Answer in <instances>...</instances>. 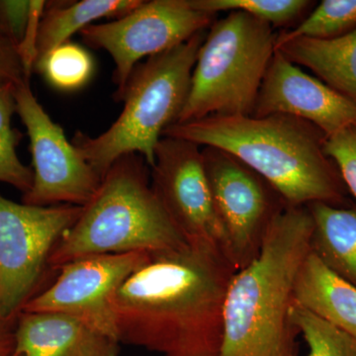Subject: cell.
I'll return each instance as SVG.
<instances>
[{
    "label": "cell",
    "mask_w": 356,
    "mask_h": 356,
    "mask_svg": "<svg viewBox=\"0 0 356 356\" xmlns=\"http://www.w3.org/2000/svg\"><path fill=\"white\" fill-rule=\"evenodd\" d=\"M31 14V1L3 0L0 1V35L16 46L22 42Z\"/></svg>",
    "instance_id": "d4e9b609"
},
{
    "label": "cell",
    "mask_w": 356,
    "mask_h": 356,
    "mask_svg": "<svg viewBox=\"0 0 356 356\" xmlns=\"http://www.w3.org/2000/svg\"><path fill=\"white\" fill-rule=\"evenodd\" d=\"M292 302L356 339V287L312 252L297 274Z\"/></svg>",
    "instance_id": "9a60e30c"
},
{
    "label": "cell",
    "mask_w": 356,
    "mask_h": 356,
    "mask_svg": "<svg viewBox=\"0 0 356 356\" xmlns=\"http://www.w3.org/2000/svg\"><path fill=\"white\" fill-rule=\"evenodd\" d=\"M8 323L0 318V356H11L14 353V334L9 332Z\"/></svg>",
    "instance_id": "83f0119b"
},
{
    "label": "cell",
    "mask_w": 356,
    "mask_h": 356,
    "mask_svg": "<svg viewBox=\"0 0 356 356\" xmlns=\"http://www.w3.org/2000/svg\"><path fill=\"white\" fill-rule=\"evenodd\" d=\"M198 10L216 15L222 11H242L273 27L298 19L312 2L307 0H188Z\"/></svg>",
    "instance_id": "603a6c76"
},
{
    "label": "cell",
    "mask_w": 356,
    "mask_h": 356,
    "mask_svg": "<svg viewBox=\"0 0 356 356\" xmlns=\"http://www.w3.org/2000/svg\"><path fill=\"white\" fill-rule=\"evenodd\" d=\"M119 344L79 318L54 312H21L14 332L16 356H120Z\"/></svg>",
    "instance_id": "5bb4252c"
},
{
    "label": "cell",
    "mask_w": 356,
    "mask_h": 356,
    "mask_svg": "<svg viewBox=\"0 0 356 356\" xmlns=\"http://www.w3.org/2000/svg\"><path fill=\"white\" fill-rule=\"evenodd\" d=\"M214 22V14L194 8L188 0H153L110 22L89 25L81 35L88 46L113 58L117 100L140 60L184 43Z\"/></svg>",
    "instance_id": "ba28073f"
},
{
    "label": "cell",
    "mask_w": 356,
    "mask_h": 356,
    "mask_svg": "<svg viewBox=\"0 0 356 356\" xmlns=\"http://www.w3.org/2000/svg\"><path fill=\"white\" fill-rule=\"evenodd\" d=\"M151 252L81 257L58 268L57 280L23 307L26 313L54 312L72 316L118 341L112 296Z\"/></svg>",
    "instance_id": "7c38bea8"
},
{
    "label": "cell",
    "mask_w": 356,
    "mask_h": 356,
    "mask_svg": "<svg viewBox=\"0 0 356 356\" xmlns=\"http://www.w3.org/2000/svg\"><path fill=\"white\" fill-rule=\"evenodd\" d=\"M11 356H16V355H14V353H13V355H11Z\"/></svg>",
    "instance_id": "f1b7e54d"
},
{
    "label": "cell",
    "mask_w": 356,
    "mask_h": 356,
    "mask_svg": "<svg viewBox=\"0 0 356 356\" xmlns=\"http://www.w3.org/2000/svg\"><path fill=\"white\" fill-rule=\"evenodd\" d=\"M236 273L221 248L208 243L151 252L110 301L117 339L161 356H218Z\"/></svg>",
    "instance_id": "6da1fadb"
},
{
    "label": "cell",
    "mask_w": 356,
    "mask_h": 356,
    "mask_svg": "<svg viewBox=\"0 0 356 356\" xmlns=\"http://www.w3.org/2000/svg\"><path fill=\"white\" fill-rule=\"evenodd\" d=\"M313 228L307 206H285L273 218L259 255L229 281L218 356H297L289 309Z\"/></svg>",
    "instance_id": "3957f363"
},
{
    "label": "cell",
    "mask_w": 356,
    "mask_h": 356,
    "mask_svg": "<svg viewBox=\"0 0 356 356\" xmlns=\"http://www.w3.org/2000/svg\"><path fill=\"white\" fill-rule=\"evenodd\" d=\"M356 28V0H324L296 28L276 34L275 47L298 38H337Z\"/></svg>",
    "instance_id": "ffe728a7"
},
{
    "label": "cell",
    "mask_w": 356,
    "mask_h": 356,
    "mask_svg": "<svg viewBox=\"0 0 356 356\" xmlns=\"http://www.w3.org/2000/svg\"><path fill=\"white\" fill-rule=\"evenodd\" d=\"M0 81H9L14 86L30 83L25 76L17 46L0 35Z\"/></svg>",
    "instance_id": "4316f807"
},
{
    "label": "cell",
    "mask_w": 356,
    "mask_h": 356,
    "mask_svg": "<svg viewBox=\"0 0 356 356\" xmlns=\"http://www.w3.org/2000/svg\"><path fill=\"white\" fill-rule=\"evenodd\" d=\"M213 202L236 270L254 261L273 218L286 204L266 180L222 149H201Z\"/></svg>",
    "instance_id": "9c48e42d"
},
{
    "label": "cell",
    "mask_w": 356,
    "mask_h": 356,
    "mask_svg": "<svg viewBox=\"0 0 356 356\" xmlns=\"http://www.w3.org/2000/svg\"><path fill=\"white\" fill-rule=\"evenodd\" d=\"M274 114L308 122L327 138L356 122V103L275 50L252 116Z\"/></svg>",
    "instance_id": "4fadbf2b"
},
{
    "label": "cell",
    "mask_w": 356,
    "mask_h": 356,
    "mask_svg": "<svg viewBox=\"0 0 356 356\" xmlns=\"http://www.w3.org/2000/svg\"><path fill=\"white\" fill-rule=\"evenodd\" d=\"M93 60L79 44H60L34 65L33 72L42 74L51 86L62 90H76L92 76Z\"/></svg>",
    "instance_id": "7402d4cb"
},
{
    "label": "cell",
    "mask_w": 356,
    "mask_h": 356,
    "mask_svg": "<svg viewBox=\"0 0 356 356\" xmlns=\"http://www.w3.org/2000/svg\"><path fill=\"white\" fill-rule=\"evenodd\" d=\"M46 6L47 2L42 1V0L31 1V14H30L29 23H28L22 42L17 47L26 79L29 81L33 70H34L35 60H36L39 25Z\"/></svg>",
    "instance_id": "484cf974"
},
{
    "label": "cell",
    "mask_w": 356,
    "mask_h": 356,
    "mask_svg": "<svg viewBox=\"0 0 356 356\" xmlns=\"http://www.w3.org/2000/svg\"><path fill=\"white\" fill-rule=\"evenodd\" d=\"M307 208L314 222L311 252L356 287V206L315 202Z\"/></svg>",
    "instance_id": "e0dca14e"
},
{
    "label": "cell",
    "mask_w": 356,
    "mask_h": 356,
    "mask_svg": "<svg viewBox=\"0 0 356 356\" xmlns=\"http://www.w3.org/2000/svg\"><path fill=\"white\" fill-rule=\"evenodd\" d=\"M275 41L273 26L242 11L215 20L198 51L188 96L175 123L252 116Z\"/></svg>",
    "instance_id": "8992f818"
},
{
    "label": "cell",
    "mask_w": 356,
    "mask_h": 356,
    "mask_svg": "<svg viewBox=\"0 0 356 356\" xmlns=\"http://www.w3.org/2000/svg\"><path fill=\"white\" fill-rule=\"evenodd\" d=\"M163 137L232 154L261 175L290 207L346 203V185L324 151L325 136L296 117L211 116L172 124Z\"/></svg>",
    "instance_id": "7a4b0ae2"
},
{
    "label": "cell",
    "mask_w": 356,
    "mask_h": 356,
    "mask_svg": "<svg viewBox=\"0 0 356 356\" xmlns=\"http://www.w3.org/2000/svg\"><path fill=\"white\" fill-rule=\"evenodd\" d=\"M206 34V30L199 32L136 65L116 100L124 102L123 111L108 130L95 138L77 131L72 143L102 180L115 161L126 154H140L147 165H154L159 140L177 121L186 102Z\"/></svg>",
    "instance_id": "5b68a950"
},
{
    "label": "cell",
    "mask_w": 356,
    "mask_h": 356,
    "mask_svg": "<svg viewBox=\"0 0 356 356\" xmlns=\"http://www.w3.org/2000/svg\"><path fill=\"white\" fill-rule=\"evenodd\" d=\"M151 185L187 242L216 245L231 261L228 240L215 209L197 145L177 138H161L152 166Z\"/></svg>",
    "instance_id": "8fae6325"
},
{
    "label": "cell",
    "mask_w": 356,
    "mask_h": 356,
    "mask_svg": "<svg viewBox=\"0 0 356 356\" xmlns=\"http://www.w3.org/2000/svg\"><path fill=\"white\" fill-rule=\"evenodd\" d=\"M15 100L29 136L34 168L32 187L23 196V203L42 207L88 204L102 178L44 111L30 83L15 86Z\"/></svg>",
    "instance_id": "30bf717a"
},
{
    "label": "cell",
    "mask_w": 356,
    "mask_h": 356,
    "mask_svg": "<svg viewBox=\"0 0 356 356\" xmlns=\"http://www.w3.org/2000/svg\"><path fill=\"white\" fill-rule=\"evenodd\" d=\"M83 206L16 203L0 195V318L20 314L39 283L54 248Z\"/></svg>",
    "instance_id": "52a82bcc"
},
{
    "label": "cell",
    "mask_w": 356,
    "mask_h": 356,
    "mask_svg": "<svg viewBox=\"0 0 356 356\" xmlns=\"http://www.w3.org/2000/svg\"><path fill=\"white\" fill-rule=\"evenodd\" d=\"M324 151L336 165L346 189L356 198V122L325 138Z\"/></svg>",
    "instance_id": "cb8c5ba5"
},
{
    "label": "cell",
    "mask_w": 356,
    "mask_h": 356,
    "mask_svg": "<svg viewBox=\"0 0 356 356\" xmlns=\"http://www.w3.org/2000/svg\"><path fill=\"white\" fill-rule=\"evenodd\" d=\"M15 86L0 81V182L13 185L26 194L31 189L34 175L31 168L23 165L16 152L22 135L11 125L13 114L17 113Z\"/></svg>",
    "instance_id": "d6986e66"
},
{
    "label": "cell",
    "mask_w": 356,
    "mask_h": 356,
    "mask_svg": "<svg viewBox=\"0 0 356 356\" xmlns=\"http://www.w3.org/2000/svg\"><path fill=\"white\" fill-rule=\"evenodd\" d=\"M275 50L356 103V28L334 39L291 40Z\"/></svg>",
    "instance_id": "2e32d148"
},
{
    "label": "cell",
    "mask_w": 356,
    "mask_h": 356,
    "mask_svg": "<svg viewBox=\"0 0 356 356\" xmlns=\"http://www.w3.org/2000/svg\"><path fill=\"white\" fill-rule=\"evenodd\" d=\"M146 163L137 154L115 161L54 248L49 266L57 270L91 255L156 252L187 243L154 194Z\"/></svg>",
    "instance_id": "277c9868"
},
{
    "label": "cell",
    "mask_w": 356,
    "mask_h": 356,
    "mask_svg": "<svg viewBox=\"0 0 356 356\" xmlns=\"http://www.w3.org/2000/svg\"><path fill=\"white\" fill-rule=\"evenodd\" d=\"M140 0H83L69 3H47L37 38L35 64L60 44L69 42L74 33L100 18H120L142 3Z\"/></svg>",
    "instance_id": "ac0fdd59"
},
{
    "label": "cell",
    "mask_w": 356,
    "mask_h": 356,
    "mask_svg": "<svg viewBox=\"0 0 356 356\" xmlns=\"http://www.w3.org/2000/svg\"><path fill=\"white\" fill-rule=\"evenodd\" d=\"M289 321L306 341L305 356H356L355 337L293 302Z\"/></svg>",
    "instance_id": "44dd1931"
}]
</instances>
